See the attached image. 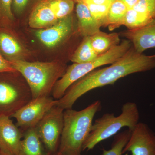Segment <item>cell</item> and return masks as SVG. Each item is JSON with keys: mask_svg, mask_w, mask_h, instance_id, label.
I'll return each instance as SVG.
<instances>
[{"mask_svg": "<svg viewBox=\"0 0 155 155\" xmlns=\"http://www.w3.org/2000/svg\"><path fill=\"white\" fill-rule=\"evenodd\" d=\"M50 155H62L58 153V152L55 153L53 154Z\"/></svg>", "mask_w": 155, "mask_h": 155, "instance_id": "obj_30", "label": "cell"}, {"mask_svg": "<svg viewBox=\"0 0 155 155\" xmlns=\"http://www.w3.org/2000/svg\"><path fill=\"white\" fill-rule=\"evenodd\" d=\"M153 57H154L155 58V55H153Z\"/></svg>", "mask_w": 155, "mask_h": 155, "instance_id": "obj_32", "label": "cell"}, {"mask_svg": "<svg viewBox=\"0 0 155 155\" xmlns=\"http://www.w3.org/2000/svg\"><path fill=\"white\" fill-rule=\"evenodd\" d=\"M13 0H0V20L10 22L14 20L12 11Z\"/></svg>", "mask_w": 155, "mask_h": 155, "instance_id": "obj_25", "label": "cell"}, {"mask_svg": "<svg viewBox=\"0 0 155 155\" xmlns=\"http://www.w3.org/2000/svg\"><path fill=\"white\" fill-rule=\"evenodd\" d=\"M71 58L73 63H87L95 60L98 56L91 45L90 37H86Z\"/></svg>", "mask_w": 155, "mask_h": 155, "instance_id": "obj_18", "label": "cell"}, {"mask_svg": "<svg viewBox=\"0 0 155 155\" xmlns=\"http://www.w3.org/2000/svg\"><path fill=\"white\" fill-rule=\"evenodd\" d=\"M0 49L9 58L20 57L23 51L21 45L8 34L0 32Z\"/></svg>", "mask_w": 155, "mask_h": 155, "instance_id": "obj_19", "label": "cell"}, {"mask_svg": "<svg viewBox=\"0 0 155 155\" xmlns=\"http://www.w3.org/2000/svg\"><path fill=\"white\" fill-rule=\"evenodd\" d=\"M132 45L129 40H124L118 45L99 55L93 61L81 64L74 63L69 66L55 84L51 93L53 97L56 100L60 99L73 83L99 67L115 63L123 57Z\"/></svg>", "mask_w": 155, "mask_h": 155, "instance_id": "obj_5", "label": "cell"}, {"mask_svg": "<svg viewBox=\"0 0 155 155\" xmlns=\"http://www.w3.org/2000/svg\"><path fill=\"white\" fill-rule=\"evenodd\" d=\"M139 119L138 107L132 102L123 104L119 116L106 113L93 123L88 137L84 143L83 151L93 149L100 142L116 135L123 127H128L132 130L139 122Z\"/></svg>", "mask_w": 155, "mask_h": 155, "instance_id": "obj_4", "label": "cell"}, {"mask_svg": "<svg viewBox=\"0 0 155 155\" xmlns=\"http://www.w3.org/2000/svg\"><path fill=\"white\" fill-rule=\"evenodd\" d=\"M121 35L131 42L137 52L143 54L155 48V18L140 28L122 31Z\"/></svg>", "mask_w": 155, "mask_h": 155, "instance_id": "obj_12", "label": "cell"}, {"mask_svg": "<svg viewBox=\"0 0 155 155\" xmlns=\"http://www.w3.org/2000/svg\"><path fill=\"white\" fill-rule=\"evenodd\" d=\"M81 1L87 6L93 17L101 22L102 26H104L108 11L112 3L105 5H97L87 0Z\"/></svg>", "mask_w": 155, "mask_h": 155, "instance_id": "obj_23", "label": "cell"}, {"mask_svg": "<svg viewBox=\"0 0 155 155\" xmlns=\"http://www.w3.org/2000/svg\"><path fill=\"white\" fill-rule=\"evenodd\" d=\"M29 0H13L12 8L16 14H20L25 10Z\"/></svg>", "mask_w": 155, "mask_h": 155, "instance_id": "obj_26", "label": "cell"}, {"mask_svg": "<svg viewBox=\"0 0 155 155\" xmlns=\"http://www.w3.org/2000/svg\"><path fill=\"white\" fill-rule=\"evenodd\" d=\"M127 7L119 0H115L111 4L104 26H108L112 31L123 25Z\"/></svg>", "mask_w": 155, "mask_h": 155, "instance_id": "obj_17", "label": "cell"}, {"mask_svg": "<svg viewBox=\"0 0 155 155\" xmlns=\"http://www.w3.org/2000/svg\"><path fill=\"white\" fill-rule=\"evenodd\" d=\"M87 1L97 5H105V4H111L115 0H87Z\"/></svg>", "mask_w": 155, "mask_h": 155, "instance_id": "obj_29", "label": "cell"}, {"mask_svg": "<svg viewBox=\"0 0 155 155\" xmlns=\"http://www.w3.org/2000/svg\"><path fill=\"white\" fill-rule=\"evenodd\" d=\"M46 0H42L34 7L28 19L31 28L44 29L54 25L58 22Z\"/></svg>", "mask_w": 155, "mask_h": 155, "instance_id": "obj_14", "label": "cell"}, {"mask_svg": "<svg viewBox=\"0 0 155 155\" xmlns=\"http://www.w3.org/2000/svg\"><path fill=\"white\" fill-rule=\"evenodd\" d=\"M56 18L60 20L72 14L75 6L73 0H46Z\"/></svg>", "mask_w": 155, "mask_h": 155, "instance_id": "obj_21", "label": "cell"}, {"mask_svg": "<svg viewBox=\"0 0 155 155\" xmlns=\"http://www.w3.org/2000/svg\"><path fill=\"white\" fill-rule=\"evenodd\" d=\"M93 48L98 55L103 54L120 43L119 33H107L100 31L91 36Z\"/></svg>", "mask_w": 155, "mask_h": 155, "instance_id": "obj_16", "label": "cell"}, {"mask_svg": "<svg viewBox=\"0 0 155 155\" xmlns=\"http://www.w3.org/2000/svg\"><path fill=\"white\" fill-rule=\"evenodd\" d=\"M131 155H155V134L148 125L139 122L131 130L123 153Z\"/></svg>", "mask_w": 155, "mask_h": 155, "instance_id": "obj_9", "label": "cell"}, {"mask_svg": "<svg viewBox=\"0 0 155 155\" xmlns=\"http://www.w3.org/2000/svg\"><path fill=\"white\" fill-rule=\"evenodd\" d=\"M23 132L5 115L0 116V153L3 155H22Z\"/></svg>", "mask_w": 155, "mask_h": 155, "instance_id": "obj_10", "label": "cell"}, {"mask_svg": "<svg viewBox=\"0 0 155 155\" xmlns=\"http://www.w3.org/2000/svg\"><path fill=\"white\" fill-rule=\"evenodd\" d=\"M0 155H3L1 153H0Z\"/></svg>", "mask_w": 155, "mask_h": 155, "instance_id": "obj_31", "label": "cell"}, {"mask_svg": "<svg viewBox=\"0 0 155 155\" xmlns=\"http://www.w3.org/2000/svg\"><path fill=\"white\" fill-rule=\"evenodd\" d=\"M26 81L17 82L0 80V116L9 117L32 100Z\"/></svg>", "mask_w": 155, "mask_h": 155, "instance_id": "obj_7", "label": "cell"}, {"mask_svg": "<svg viewBox=\"0 0 155 155\" xmlns=\"http://www.w3.org/2000/svg\"><path fill=\"white\" fill-rule=\"evenodd\" d=\"M72 14L58 20L54 25L36 31L37 37L43 44L48 48H53L63 41L71 33L73 29Z\"/></svg>", "mask_w": 155, "mask_h": 155, "instance_id": "obj_11", "label": "cell"}, {"mask_svg": "<svg viewBox=\"0 0 155 155\" xmlns=\"http://www.w3.org/2000/svg\"><path fill=\"white\" fill-rule=\"evenodd\" d=\"M124 3L125 6L127 7V9L133 8V7L135 5L139 0H119Z\"/></svg>", "mask_w": 155, "mask_h": 155, "instance_id": "obj_28", "label": "cell"}, {"mask_svg": "<svg viewBox=\"0 0 155 155\" xmlns=\"http://www.w3.org/2000/svg\"><path fill=\"white\" fill-rule=\"evenodd\" d=\"M17 72L12 67L10 61L6 60L0 54V73Z\"/></svg>", "mask_w": 155, "mask_h": 155, "instance_id": "obj_27", "label": "cell"}, {"mask_svg": "<svg viewBox=\"0 0 155 155\" xmlns=\"http://www.w3.org/2000/svg\"><path fill=\"white\" fill-rule=\"evenodd\" d=\"M64 111L58 106L53 107L35 127L48 155L58 152L64 127Z\"/></svg>", "mask_w": 155, "mask_h": 155, "instance_id": "obj_6", "label": "cell"}, {"mask_svg": "<svg viewBox=\"0 0 155 155\" xmlns=\"http://www.w3.org/2000/svg\"><path fill=\"white\" fill-rule=\"evenodd\" d=\"M10 62L26 81L32 99L50 96L56 82L67 69L65 65L57 62H29L20 59Z\"/></svg>", "mask_w": 155, "mask_h": 155, "instance_id": "obj_3", "label": "cell"}, {"mask_svg": "<svg viewBox=\"0 0 155 155\" xmlns=\"http://www.w3.org/2000/svg\"><path fill=\"white\" fill-rule=\"evenodd\" d=\"M22 155H49L45 151V147L34 127L22 131Z\"/></svg>", "mask_w": 155, "mask_h": 155, "instance_id": "obj_15", "label": "cell"}, {"mask_svg": "<svg viewBox=\"0 0 155 155\" xmlns=\"http://www.w3.org/2000/svg\"><path fill=\"white\" fill-rule=\"evenodd\" d=\"M97 101L80 111L72 109L64 111V124L57 152L62 155H81L84 142L88 137L95 115L101 109Z\"/></svg>", "mask_w": 155, "mask_h": 155, "instance_id": "obj_2", "label": "cell"}, {"mask_svg": "<svg viewBox=\"0 0 155 155\" xmlns=\"http://www.w3.org/2000/svg\"><path fill=\"white\" fill-rule=\"evenodd\" d=\"M152 19L133 8L129 9L125 15L123 25L128 30H132L146 25Z\"/></svg>", "mask_w": 155, "mask_h": 155, "instance_id": "obj_22", "label": "cell"}, {"mask_svg": "<svg viewBox=\"0 0 155 155\" xmlns=\"http://www.w3.org/2000/svg\"><path fill=\"white\" fill-rule=\"evenodd\" d=\"M133 9L150 19L155 18V0H139Z\"/></svg>", "mask_w": 155, "mask_h": 155, "instance_id": "obj_24", "label": "cell"}, {"mask_svg": "<svg viewBox=\"0 0 155 155\" xmlns=\"http://www.w3.org/2000/svg\"><path fill=\"white\" fill-rule=\"evenodd\" d=\"M58 100L50 96L32 100L11 116L17 121V126L22 131L34 127L45 114L57 105Z\"/></svg>", "mask_w": 155, "mask_h": 155, "instance_id": "obj_8", "label": "cell"}, {"mask_svg": "<svg viewBox=\"0 0 155 155\" xmlns=\"http://www.w3.org/2000/svg\"><path fill=\"white\" fill-rule=\"evenodd\" d=\"M76 2L78 31L84 37L92 36L101 31V24L93 17L87 6L81 0Z\"/></svg>", "mask_w": 155, "mask_h": 155, "instance_id": "obj_13", "label": "cell"}, {"mask_svg": "<svg viewBox=\"0 0 155 155\" xmlns=\"http://www.w3.org/2000/svg\"><path fill=\"white\" fill-rule=\"evenodd\" d=\"M155 68V58L137 52L133 46L123 57L109 67L97 69L72 84L58 100L57 106L72 109L83 95L94 89L114 84L122 78L134 73L146 72Z\"/></svg>", "mask_w": 155, "mask_h": 155, "instance_id": "obj_1", "label": "cell"}, {"mask_svg": "<svg viewBox=\"0 0 155 155\" xmlns=\"http://www.w3.org/2000/svg\"><path fill=\"white\" fill-rule=\"evenodd\" d=\"M131 131L130 129H127L116 134L110 148L109 150L102 149L101 155H129L123 154V150L129 140Z\"/></svg>", "mask_w": 155, "mask_h": 155, "instance_id": "obj_20", "label": "cell"}]
</instances>
